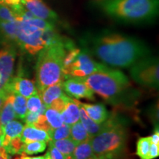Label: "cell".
<instances>
[{
    "mask_svg": "<svg viewBox=\"0 0 159 159\" xmlns=\"http://www.w3.org/2000/svg\"><path fill=\"white\" fill-rule=\"evenodd\" d=\"M62 83L49 85V86L43 89V90L39 91V94L41 97L42 102L47 107H49L55 99L65 94L63 90Z\"/></svg>",
    "mask_w": 159,
    "mask_h": 159,
    "instance_id": "2e32d148",
    "label": "cell"
},
{
    "mask_svg": "<svg viewBox=\"0 0 159 159\" xmlns=\"http://www.w3.org/2000/svg\"><path fill=\"white\" fill-rule=\"evenodd\" d=\"M19 22L16 20L6 21L0 20V37L6 43L16 42Z\"/></svg>",
    "mask_w": 159,
    "mask_h": 159,
    "instance_id": "9a60e30c",
    "label": "cell"
},
{
    "mask_svg": "<svg viewBox=\"0 0 159 159\" xmlns=\"http://www.w3.org/2000/svg\"><path fill=\"white\" fill-rule=\"evenodd\" d=\"M4 4L11 7L21 4V0H4Z\"/></svg>",
    "mask_w": 159,
    "mask_h": 159,
    "instance_id": "74e56055",
    "label": "cell"
},
{
    "mask_svg": "<svg viewBox=\"0 0 159 159\" xmlns=\"http://www.w3.org/2000/svg\"><path fill=\"white\" fill-rule=\"evenodd\" d=\"M44 116L52 129L59 128L63 124L62 119H61V113L50 107H47V108L46 109Z\"/></svg>",
    "mask_w": 159,
    "mask_h": 159,
    "instance_id": "d4e9b609",
    "label": "cell"
},
{
    "mask_svg": "<svg viewBox=\"0 0 159 159\" xmlns=\"http://www.w3.org/2000/svg\"><path fill=\"white\" fill-rule=\"evenodd\" d=\"M24 145H25V143L21 140V136H20L12 139L8 144L4 147V148L10 155H21L23 152Z\"/></svg>",
    "mask_w": 159,
    "mask_h": 159,
    "instance_id": "f1b7e54d",
    "label": "cell"
},
{
    "mask_svg": "<svg viewBox=\"0 0 159 159\" xmlns=\"http://www.w3.org/2000/svg\"><path fill=\"white\" fill-rule=\"evenodd\" d=\"M70 138L78 144V143L90 139L91 136L87 133L81 122L77 121V122L71 125Z\"/></svg>",
    "mask_w": 159,
    "mask_h": 159,
    "instance_id": "7402d4cb",
    "label": "cell"
},
{
    "mask_svg": "<svg viewBox=\"0 0 159 159\" xmlns=\"http://www.w3.org/2000/svg\"><path fill=\"white\" fill-rule=\"evenodd\" d=\"M130 75L133 80L143 86L158 89L159 83L158 59L152 55L144 57L131 66Z\"/></svg>",
    "mask_w": 159,
    "mask_h": 159,
    "instance_id": "8992f818",
    "label": "cell"
},
{
    "mask_svg": "<svg viewBox=\"0 0 159 159\" xmlns=\"http://www.w3.org/2000/svg\"><path fill=\"white\" fill-rule=\"evenodd\" d=\"M21 158L22 159H44V156H36V157H28L26 156L25 153H22L21 154Z\"/></svg>",
    "mask_w": 159,
    "mask_h": 159,
    "instance_id": "ab89813d",
    "label": "cell"
},
{
    "mask_svg": "<svg viewBox=\"0 0 159 159\" xmlns=\"http://www.w3.org/2000/svg\"><path fill=\"white\" fill-rule=\"evenodd\" d=\"M80 120L83 127L86 130L87 133L91 136V138H92L93 136H96L97 134H99L103 128V123H102V124H97V123L94 122L92 119L89 118V116L85 113L84 109L81 106H80Z\"/></svg>",
    "mask_w": 159,
    "mask_h": 159,
    "instance_id": "d6986e66",
    "label": "cell"
},
{
    "mask_svg": "<svg viewBox=\"0 0 159 159\" xmlns=\"http://www.w3.org/2000/svg\"><path fill=\"white\" fill-rule=\"evenodd\" d=\"M39 115L40 114L39 112H30V111H27L23 121L26 123L27 125L33 126L38 121Z\"/></svg>",
    "mask_w": 159,
    "mask_h": 159,
    "instance_id": "e575fe53",
    "label": "cell"
},
{
    "mask_svg": "<svg viewBox=\"0 0 159 159\" xmlns=\"http://www.w3.org/2000/svg\"><path fill=\"white\" fill-rule=\"evenodd\" d=\"M13 94H9L0 110V123L2 126H5L7 123L16 118L13 107Z\"/></svg>",
    "mask_w": 159,
    "mask_h": 159,
    "instance_id": "ffe728a7",
    "label": "cell"
},
{
    "mask_svg": "<svg viewBox=\"0 0 159 159\" xmlns=\"http://www.w3.org/2000/svg\"><path fill=\"white\" fill-rule=\"evenodd\" d=\"M151 143L150 136L142 137L137 141L136 154L140 159H148Z\"/></svg>",
    "mask_w": 159,
    "mask_h": 159,
    "instance_id": "484cf974",
    "label": "cell"
},
{
    "mask_svg": "<svg viewBox=\"0 0 159 159\" xmlns=\"http://www.w3.org/2000/svg\"><path fill=\"white\" fill-rule=\"evenodd\" d=\"M16 55V49L11 45L0 50V77L5 85L13 77Z\"/></svg>",
    "mask_w": 159,
    "mask_h": 159,
    "instance_id": "7c38bea8",
    "label": "cell"
},
{
    "mask_svg": "<svg viewBox=\"0 0 159 159\" xmlns=\"http://www.w3.org/2000/svg\"><path fill=\"white\" fill-rule=\"evenodd\" d=\"M68 40L62 37L57 42L46 46L39 52L35 65L38 91L64 80L63 58Z\"/></svg>",
    "mask_w": 159,
    "mask_h": 159,
    "instance_id": "277c9868",
    "label": "cell"
},
{
    "mask_svg": "<svg viewBox=\"0 0 159 159\" xmlns=\"http://www.w3.org/2000/svg\"><path fill=\"white\" fill-rule=\"evenodd\" d=\"M103 65L95 61L88 52L83 49L70 64L63 67L64 80L70 77L84 78L99 70Z\"/></svg>",
    "mask_w": 159,
    "mask_h": 159,
    "instance_id": "ba28073f",
    "label": "cell"
},
{
    "mask_svg": "<svg viewBox=\"0 0 159 159\" xmlns=\"http://www.w3.org/2000/svg\"><path fill=\"white\" fill-rule=\"evenodd\" d=\"M20 159H22V158H21H21H20Z\"/></svg>",
    "mask_w": 159,
    "mask_h": 159,
    "instance_id": "7dc6e473",
    "label": "cell"
},
{
    "mask_svg": "<svg viewBox=\"0 0 159 159\" xmlns=\"http://www.w3.org/2000/svg\"><path fill=\"white\" fill-rule=\"evenodd\" d=\"M71 156L72 159H94L91 139L78 143Z\"/></svg>",
    "mask_w": 159,
    "mask_h": 159,
    "instance_id": "44dd1931",
    "label": "cell"
},
{
    "mask_svg": "<svg viewBox=\"0 0 159 159\" xmlns=\"http://www.w3.org/2000/svg\"><path fill=\"white\" fill-rule=\"evenodd\" d=\"M71 125L63 124L59 128L55 129H50L48 134L50 137V141H56L60 139H66L70 137Z\"/></svg>",
    "mask_w": 159,
    "mask_h": 159,
    "instance_id": "4316f807",
    "label": "cell"
},
{
    "mask_svg": "<svg viewBox=\"0 0 159 159\" xmlns=\"http://www.w3.org/2000/svg\"><path fill=\"white\" fill-rule=\"evenodd\" d=\"M99 1H100V0H99Z\"/></svg>",
    "mask_w": 159,
    "mask_h": 159,
    "instance_id": "c3c4849f",
    "label": "cell"
},
{
    "mask_svg": "<svg viewBox=\"0 0 159 159\" xmlns=\"http://www.w3.org/2000/svg\"><path fill=\"white\" fill-rule=\"evenodd\" d=\"M0 20L6 21H15L16 18L10 7L0 3Z\"/></svg>",
    "mask_w": 159,
    "mask_h": 159,
    "instance_id": "1f68e13d",
    "label": "cell"
},
{
    "mask_svg": "<svg viewBox=\"0 0 159 159\" xmlns=\"http://www.w3.org/2000/svg\"><path fill=\"white\" fill-rule=\"evenodd\" d=\"M2 141H3V136H0V148L2 147Z\"/></svg>",
    "mask_w": 159,
    "mask_h": 159,
    "instance_id": "7bdbcfd3",
    "label": "cell"
},
{
    "mask_svg": "<svg viewBox=\"0 0 159 159\" xmlns=\"http://www.w3.org/2000/svg\"><path fill=\"white\" fill-rule=\"evenodd\" d=\"M0 159H10L9 154L2 147L0 148Z\"/></svg>",
    "mask_w": 159,
    "mask_h": 159,
    "instance_id": "f35d334b",
    "label": "cell"
},
{
    "mask_svg": "<svg viewBox=\"0 0 159 159\" xmlns=\"http://www.w3.org/2000/svg\"><path fill=\"white\" fill-rule=\"evenodd\" d=\"M159 156V145L151 143L148 159H154Z\"/></svg>",
    "mask_w": 159,
    "mask_h": 159,
    "instance_id": "d590c367",
    "label": "cell"
},
{
    "mask_svg": "<svg viewBox=\"0 0 159 159\" xmlns=\"http://www.w3.org/2000/svg\"><path fill=\"white\" fill-rule=\"evenodd\" d=\"M44 159H51V158H50V156H49V154L48 152H47V153H46V154L44 155Z\"/></svg>",
    "mask_w": 159,
    "mask_h": 159,
    "instance_id": "b9f144b4",
    "label": "cell"
},
{
    "mask_svg": "<svg viewBox=\"0 0 159 159\" xmlns=\"http://www.w3.org/2000/svg\"><path fill=\"white\" fill-rule=\"evenodd\" d=\"M4 135V129H3V126L1 125L0 123V136H2Z\"/></svg>",
    "mask_w": 159,
    "mask_h": 159,
    "instance_id": "60d3db41",
    "label": "cell"
},
{
    "mask_svg": "<svg viewBox=\"0 0 159 159\" xmlns=\"http://www.w3.org/2000/svg\"><path fill=\"white\" fill-rule=\"evenodd\" d=\"M49 150L48 152L50 156L51 159H65L66 156L62 152H60L52 144V142L49 141Z\"/></svg>",
    "mask_w": 159,
    "mask_h": 159,
    "instance_id": "836d02e7",
    "label": "cell"
},
{
    "mask_svg": "<svg viewBox=\"0 0 159 159\" xmlns=\"http://www.w3.org/2000/svg\"><path fill=\"white\" fill-rule=\"evenodd\" d=\"M21 5L36 18L55 23L58 16L43 0H21Z\"/></svg>",
    "mask_w": 159,
    "mask_h": 159,
    "instance_id": "8fae6325",
    "label": "cell"
},
{
    "mask_svg": "<svg viewBox=\"0 0 159 159\" xmlns=\"http://www.w3.org/2000/svg\"><path fill=\"white\" fill-rule=\"evenodd\" d=\"M61 116L63 124L71 125L79 121L80 106L77 104V99H71V100L66 105Z\"/></svg>",
    "mask_w": 159,
    "mask_h": 159,
    "instance_id": "e0dca14e",
    "label": "cell"
},
{
    "mask_svg": "<svg viewBox=\"0 0 159 159\" xmlns=\"http://www.w3.org/2000/svg\"><path fill=\"white\" fill-rule=\"evenodd\" d=\"M21 138L24 143L35 142V141L48 143L50 141V137L48 132L27 125L24 127L22 133L21 134Z\"/></svg>",
    "mask_w": 159,
    "mask_h": 159,
    "instance_id": "5bb4252c",
    "label": "cell"
},
{
    "mask_svg": "<svg viewBox=\"0 0 159 159\" xmlns=\"http://www.w3.org/2000/svg\"><path fill=\"white\" fill-rule=\"evenodd\" d=\"M9 94H17L28 98L38 91L37 87L33 80L24 77L23 72L19 71L16 76L12 78L4 86Z\"/></svg>",
    "mask_w": 159,
    "mask_h": 159,
    "instance_id": "9c48e42d",
    "label": "cell"
},
{
    "mask_svg": "<svg viewBox=\"0 0 159 159\" xmlns=\"http://www.w3.org/2000/svg\"><path fill=\"white\" fill-rule=\"evenodd\" d=\"M63 90L69 97L76 99H87L94 100V93L89 88L83 78L70 77L62 83Z\"/></svg>",
    "mask_w": 159,
    "mask_h": 159,
    "instance_id": "30bf717a",
    "label": "cell"
},
{
    "mask_svg": "<svg viewBox=\"0 0 159 159\" xmlns=\"http://www.w3.org/2000/svg\"><path fill=\"white\" fill-rule=\"evenodd\" d=\"M42 105L43 102L39 92L35 93V94L28 97V99L27 100V111H30V112H39L40 114H41V110Z\"/></svg>",
    "mask_w": 159,
    "mask_h": 159,
    "instance_id": "f546056e",
    "label": "cell"
},
{
    "mask_svg": "<svg viewBox=\"0 0 159 159\" xmlns=\"http://www.w3.org/2000/svg\"><path fill=\"white\" fill-rule=\"evenodd\" d=\"M20 158H21V155H20V156H17V157H16L15 159H20Z\"/></svg>",
    "mask_w": 159,
    "mask_h": 159,
    "instance_id": "f6af8a7d",
    "label": "cell"
},
{
    "mask_svg": "<svg viewBox=\"0 0 159 159\" xmlns=\"http://www.w3.org/2000/svg\"><path fill=\"white\" fill-rule=\"evenodd\" d=\"M86 85L108 102L118 104L130 94L131 83L128 77L119 69L103 65L99 70L83 78Z\"/></svg>",
    "mask_w": 159,
    "mask_h": 159,
    "instance_id": "7a4b0ae2",
    "label": "cell"
},
{
    "mask_svg": "<svg viewBox=\"0 0 159 159\" xmlns=\"http://www.w3.org/2000/svg\"><path fill=\"white\" fill-rule=\"evenodd\" d=\"M50 142L65 156H71L77 144V143L75 142L74 140H72L70 137L66 139H60V140L50 141Z\"/></svg>",
    "mask_w": 159,
    "mask_h": 159,
    "instance_id": "603a6c76",
    "label": "cell"
},
{
    "mask_svg": "<svg viewBox=\"0 0 159 159\" xmlns=\"http://www.w3.org/2000/svg\"><path fill=\"white\" fill-rule=\"evenodd\" d=\"M47 148V142H30L25 143L23 148V152L26 155H34L40 152H43Z\"/></svg>",
    "mask_w": 159,
    "mask_h": 159,
    "instance_id": "83f0119b",
    "label": "cell"
},
{
    "mask_svg": "<svg viewBox=\"0 0 159 159\" xmlns=\"http://www.w3.org/2000/svg\"><path fill=\"white\" fill-rule=\"evenodd\" d=\"M65 159H72V158H71V156H66Z\"/></svg>",
    "mask_w": 159,
    "mask_h": 159,
    "instance_id": "ee69618b",
    "label": "cell"
},
{
    "mask_svg": "<svg viewBox=\"0 0 159 159\" xmlns=\"http://www.w3.org/2000/svg\"><path fill=\"white\" fill-rule=\"evenodd\" d=\"M24 128V125L19 121L12 120L3 126L4 135L2 147L7 146L12 139L21 136Z\"/></svg>",
    "mask_w": 159,
    "mask_h": 159,
    "instance_id": "ac0fdd59",
    "label": "cell"
},
{
    "mask_svg": "<svg viewBox=\"0 0 159 159\" xmlns=\"http://www.w3.org/2000/svg\"><path fill=\"white\" fill-rule=\"evenodd\" d=\"M0 3L4 4V0H0Z\"/></svg>",
    "mask_w": 159,
    "mask_h": 159,
    "instance_id": "bcb514c9",
    "label": "cell"
},
{
    "mask_svg": "<svg viewBox=\"0 0 159 159\" xmlns=\"http://www.w3.org/2000/svg\"><path fill=\"white\" fill-rule=\"evenodd\" d=\"M80 106L84 109L89 118L92 119L97 124H102L105 122L109 117V112L102 104H88L77 100Z\"/></svg>",
    "mask_w": 159,
    "mask_h": 159,
    "instance_id": "4fadbf2b",
    "label": "cell"
},
{
    "mask_svg": "<svg viewBox=\"0 0 159 159\" xmlns=\"http://www.w3.org/2000/svg\"><path fill=\"white\" fill-rule=\"evenodd\" d=\"M70 97L67 96L66 94H63V96L58 97L56 99H55L51 103L49 107L50 108L55 109L57 111H58L59 113H62V111L64 110L66 105H67L69 101L71 100Z\"/></svg>",
    "mask_w": 159,
    "mask_h": 159,
    "instance_id": "4dcf8cb0",
    "label": "cell"
},
{
    "mask_svg": "<svg viewBox=\"0 0 159 159\" xmlns=\"http://www.w3.org/2000/svg\"><path fill=\"white\" fill-rule=\"evenodd\" d=\"M80 43L103 64L117 68H129L151 55L150 47L142 40L110 30L86 33Z\"/></svg>",
    "mask_w": 159,
    "mask_h": 159,
    "instance_id": "6da1fadb",
    "label": "cell"
},
{
    "mask_svg": "<svg viewBox=\"0 0 159 159\" xmlns=\"http://www.w3.org/2000/svg\"><path fill=\"white\" fill-rule=\"evenodd\" d=\"M126 125L120 119L111 118L103 122L102 130L91 138L96 159H121L127 144Z\"/></svg>",
    "mask_w": 159,
    "mask_h": 159,
    "instance_id": "5b68a950",
    "label": "cell"
},
{
    "mask_svg": "<svg viewBox=\"0 0 159 159\" xmlns=\"http://www.w3.org/2000/svg\"><path fill=\"white\" fill-rule=\"evenodd\" d=\"M151 142L153 143V144H158L159 145V130H158V127L157 128L156 130L154 131L153 134L150 136Z\"/></svg>",
    "mask_w": 159,
    "mask_h": 159,
    "instance_id": "8d00e7d4",
    "label": "cell"
},
{
    "mask_svg": "<svg viewBox=\"0 0 159 159\" xmlns=\"http://www.w3.org/2000/svg\"><path fill=\"white\" fill-rule=\"evenodd\" d=\"M33 127H35V128L40 129V130H45L47 132H48L50 129H52L50 125H49L48 122H47V119H46L44 114L39 115L38 121L33 125Z\"/></svg>",
    "mask_w": 159,
    "mask_h": 159,
    "instance_id": "d6a6232c",
    "label": "cell"
},
{
    "mask_svg": "<svg viewBox=\"0 0 159 159\" xmlns=\"http://www.w3.org/2000/svg\"><path fill=\"white\" fill-rule=\"evenodd\" d=\"M94 159H96V158H94Z\"/></svg>",
    "mask_w": 159,
    "mask_h": 159,
    "instance_id": "681fc988",
    "label": "cell"
},
{
    "mask_svg": "<svg viewBox=\"0 0 159 159\" xmlns=\"http://www.w3.org/2000/svg\"><path fill=\"white\" fill-rule=\"evenodd\" d=\"M99 6L111 19L130 24L150 22L159 12V0H100Z\"/></svg>",
    "mask_w": 159,
    "mask_h": 159,
    "instance_id": "3957f363",
    "label": "cell"
},
{
    "mask_svg": "<svg viewBox=\"0 0 159 159\" xmlns=\"http://www.w3.org/2000/svg\"><path fill=\"white\" fill-rule=\"evenodd\" d=\"M13 107L15 111L16 117L23 120L27 113V99L25 97L20 94H13Z\"/></svg>",
    "mask_w": 159,
    "mask_h": 159,
    "instance_id": "cb8c5ba5",
    "label": "cell"
},
{
    "mask_svg": "<svg viewBox=\"0 0 159 159\" xmlns=\"http://www.w3.org/2000/svg\"><path fill=\"white\" fill-rule=\"evenodd\" d=\"M16 43L26 52L35 55L45 47L43 31L27 21H19Z\"/></svg>",
    "mask_w": 159,
    "mask_h": 159,
    "instance_id": "52a82bcc",
    "label": "cell"
}]
</instances>
